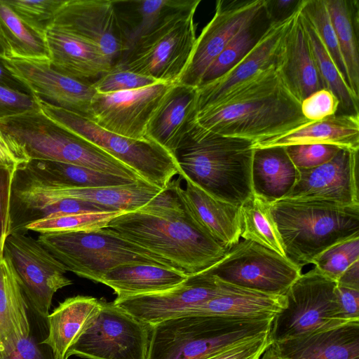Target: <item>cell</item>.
Segmentation results:
<instances>
[{"instance_id": "11a10c76", "label": "cell", "mask_w": 359, "mask_h": 359, "mask_svg": "<svg viewBox=\"0 0 359 359\" xmlns=\"http://www.w3.org/2000/svg\"><path fill=\"white\" fill-rule=\"evenodd\" d=\"M0 86L12 90L32 95L29 88L15 77L4 65L2 58L0 57Z\"/></svg>"}, {"instance_id": "5bb4252c", "label": "cell", "mask_w": 359, "mask_h": 359, "mask_svg": "<svg viewBox=\"0 0 359 359\" xmlns=\"http://www.w3.org/2000/svg\"><path fill=\"white\" fill-rule=\"evenodd\" d=\"M243 290L204 270L189 275L185 280L169 290L115 299L114 303L138 320L153 326L182 316L211 299Z\"/></svg>"}, {"instance_id": "9c48e42d", "label": "cell", "mask_w": 359, "mask_h": 359, "mask_svg": "<svg viewBox=\"0 0 359 359\" xmlns=\"http://www.w3.org/2000/svg\"><path fill=\"white\" fill-rule=\"evenodd\" d=\"M38 100L40 110L46 116L93 143L129 167L146 182L163 190L180 173L174 156L155 142L117 135L86 116Z\"/></svg>"}, {"instance_id": "3957f363", "label": "cell", "mask_w": 359, "mask_h": 359, "mask_svg": "<svg viewBox=\"0 0 359 359\" xmlns=\"http://www.w3.org/2000/svg\"><path fill=\"white\" fill-rule=\"evenodd\" d=\"M253 143L223 136L197 123L175 154L185 177L218 199L241 207L253 196Z\"/></svg>"}, {"instance_id": "d4e9b609", "label": "cell", "mask_w": 359, "mask_h": 359, "mask_svg": "<svg viewBox=\"0 0 359 359\" xmlns=\"http://www.w3.org/2000/svg\"><path fill=\"white\" fill-rule=\"evenodd\" d=\"M272 344L280 359H359V320Z\"/></svg>"}, {"instance_id": "60d3db41", "label": "cell", "mask_w": 359, "mask_h": 359, "mask_svg": "<svg viewBox=\"0 0 359 359\" xmlns=\"http://www.w3.org/2000/svg\"><path fill=\"white\" fill-rule=\"evenodd\" d=\"M300 11L316 31L337 67L348 84L346 66L325 1L302 0Z\"/></svg>"}, {"instance_id": "680465c9", "label": "cell", "mask_w": 359, "mask_h": 359, "mask_svg": "<svg viewBox=\"0 0 359 359\" xmlns=\"http://www.w3.org/2000/svg\"><path fill=\"white\" fill-rule=\"evenodd\" d=\"M259 359H280L273 345L271 344L264 351Z\"/></svg>"}, {"instance_id": "816d5d0a", "label": "cell", "mask_w": 359, "mask_h": 359, "mask_svg": "<svg viewBox=\"0 0 359 359\" xmlns=\"http://www.w3.org/2000/svg\"><path fill=\"white\" fill-rule=\"evenodd\" d=\"M31 334L0 351V359H54Z\"/></svg>"}, {"instance_id": "9a60e30c", "label": "cell", "mask_w": 359, "mask_h": 359, "mask_svg": "<svg viewBox=\"0 0 359 359\" xmlns=\"http://www.w3.org/2000/svg\"><path fill=\"white\" fill-rule=\"evenodd\" d=\"M174 83L151 86L93 97L88 117L100 127L137 140H148L149 123Z\"/></svg>"}, {"instance_id": "ac0fdd59", "label": "cell", "mask_w": 359, "mask_h": 359, "mask_svg": "<svg viewBox=\"0 0 359 359\" xmlns=\"http://www.w3.org/2000/svg\"><path fill=\"white\" fill-rule=\"evenodd\" d=\"M298 171L296 184L284 198L359 206L358 151L341 149L327 162Z\"/></svg>"}, {"instance_id": "1f68e13d", "label": "cell", "mask_w": 359, "mask_h": 359, "mask_svg": "<svg viewBox=\"0 0 359 359\" xmlns=\"http://www.w3.org/2000/svg\"><path fill=\"white\" fill-rule=\"evenodd\" d=\"M66 198L88 202L107 211H135L150 203L163 191L144 181L107 187L80 189L61 184Z\"/></svg>"}, {"instance_id": "7dc6e473", "label": "cell", "mask_w": 359, "mask_h": 359, "mask_svg": "<svg viewBox=\"0 0 359 359\" xmlns=\"http://www.w3.org/2000/svg\"><path fill=\"white\" fill-rule=\"evenodd\" d=\"M271 344L269 332L225 347L203 359H259Z\"/></svg>"}, {"instance_id": "ab89813d", "label": "cell", "mask_w": 359, "mask_h": 359, "mask_svg": "<svg viewBox=\"0 0 359 359\" xmlns=\"http://www.w3.org/2000/svg\"><path fill=\"white\" fill-rule=\"evenodd\" d=\"M123 211H93L57 213L30 223L25 231L40 233L86 231L102 229Z\"/></svg>"}, {"instance_id": "8d00e7d4", "label": "cell", "mask_w": 359, "mask_h": 359, "mask_svg": "<svg viewBox=\"0 0 359 359\" xmlns=\"http://www.w3.org/2000/svg\"><path fill=\"white\" fill-rule=\"evenodd\" d=\"M300 13L325 88L331 91L339 102L337 114H359V97L351 89L312 25L301 11Z\"/></svg>"}, {"instance_id": "5b68a950", "label": "cell", "mask_w": 359, "mask_h": 359, "mask_svg": "<svg viewBox=\"0 0 359 359\" xmlns=\"http://www.w3.org/2000/svg\"><path fill=\"white\" fill-rule=\"evenodd\" d=\"M273 319L183 316L152 326L147 359H203L270 332Z\"/></svg>"}, {"instance_id": "cb8c5ba5", "label": "cell", "mask_w": 359, "mask_h": 359, "mask_svg": "<svg viewBox=\"0 0 359 359\" xmlns=\"http://www.w3.org/2000/svg\"><path fill=\"white\" fill-rule=\"evenodd\" d=\"M197 114L196 88L174 83L149 123L147 138L175 157L180 144L196 126Z\"/></svg>"}, {"instance_id": "b9f144b4", "label": "cell", "mask_w": 359, "mask_h": 359, "mask_svg": "<svg viewBox=\"0 0 359 359\" xmlns=\"http://www.w3.org/2000/svg\"><path fill=\"white\" fill-rule=\"evenodd\" d=\"M359 260V236L335 243L313 259L311 264L323 275L337 281L344 271Z\"/></svg>"}, {"instance_id": "f35d334b", "label": "cell", "mask_w": 359, "mask_h": 359, "mask_svg": "<svg viewBox=\"0 0 359 359\" xmlns=\"http://www.w3.org/2000/svg\"><path fill=\"white\" fill-rule=\"evenodd\" d=\"M243 226L241 236L250 240L280 255L287 257L276 222L270 212V203L253 196L241 206Z\"/></svg>"}, {"instance_id": "e0dca14e", "label": "cell", "mask_w": 359, "mask_h": 359, "mask_svg": "<svg viewBox=\"0 0 359 359\" xmlns=\"http://www.w3.org/2000/svg\"><path fill=\"white\" fill-rule=\"evenodd\" d=\"M54 27L96 46L115 65L128 50L112 1L67 0L54 18Z\"/></svg>"}, {"instance_id": "44dd1931", "label": "cell", "mask_w": 359, "mask_h": 359, "mask_svg": "<svg viewBox=\"0 0 359 359\" xmlns=\"http://www.w3.org/2000/svg\"><path fill=\"white\" fill-rule=\"evenodd\" d=\"M295 13L281 22L273 23L250 52L230 70L196 88L198 112L219 101L259 70L276 64L283 39Z\"/></svg>"}, {"instance_id": "bcb514c9", "label": "cell", "mask_w": 359, "mask_h": 359, "mask_svg": "<svg viewBox=\"0 0 359 359\" xmlns=\"http://www.w3.org/2000/svg\"><path fill=\"white\" fill-rule=\"evenodd\" d=\"M339 102L329 90H318L301 102L303 116L310 121H321L337 114Z\"/></svg>"}, {"instance_id": "4fadbf2b", "label": "cell", "mask_w": 359, "mask_h": 359, "mask_svg": "<svg viewBox=\"0 0 359 359\" xmlns=\"http://www.w3.org/2000/svg\"><path fill=\"white\" fill-rule=\"evenodd\" d=\"M4 258L11 266L32 309L47 319L54 294L72 284L67 271L36 239L24 232H12L6 238Z\"/></svg>"}, {"instance_id": "ee69618b", "label": "cell", "mask_w": 359, "mask_h": 359, "mask_svg": "<svg viewBox=\"0 0 359 359\" xmlns=\"http://www.w3.org/2000/svg\"><path fill=\"white\" fill-rule=\"evenodd\" d=\"M162 82L152 77L130 72L116 63L91 83L98 93H112L145 88Z\"/></svg>"}, {"instance_id": "e575fe53", "label": "cell", "mask_w": 359, "mask_h": 359, "mask_svg": "<svg viewBox=\"0 0 359 359\" xmlns=\"http://www.w3.org/2000/svg\"><path fill=\"white\" fill-rule=\"evenodd\" d=\"M25 168L41 177L74 188L116 187L142 182L52 161L31 160Z\"/></svg>"}, {"instance_id": "277c9868", "label": "cell", "mask_w": 359, "mask_h": 359, "mask_svg": "<svg viewBox=\"0 0 359 359\" xmlns=\"http://www.w3.org/2000/svg\"><path fill=\"white\" fill-rule=\"evenodd\" d=\"M270 212L287 258L301 268L331 245L359 236V206L282 198L270 203Z\"/></svg>"}, {"instance_id": "7a4b0ae2", "label": "cell", "mask_w": 359, "mask_h": 359, "mask_svg": "<svg viewBox=\"0 0 359 359\" xmlns=\"http://www.w3.org/2000/svg\"><path fill=\"white\" fill-rule=\"evenodd\" d=\"M106 228L188 275L210 268L229 250L185 211L170 182L145 206L115 217Z\"/></svg>"}, {"instance_id": "f6af8a7d", "label": "cell", "mask_w": 359, "mask_h": 359, "mask_svg": "<svg viewBox=\"0 0 359 359\" xmlns=\"http://www.w3.org/2000/svg\"><path fill=\"white\" fill-rule=\"evenodd\" d=\"M285 148L297 169H309L320 165L332 158L341 149L334 145L323 144H296Z\"/></svg>"}, {"instance_id": "6f0895ef", "label": "cell", "mask_w": 359, "mask_h": 359, "mask_svg": "<svg viewBox=\"0 0 359 359\" xmlns=\"http://www.w3.org/2000/svg\"><path fill=\"white\" fill-rule=\"evenodd\" d=\"M0 57H10V51L0 29Z\"/></svg>"}, {"instance_id": "4316f807", "label": "cell", "mask_w": 359, "mask_h": 359, "mask_svg": "<svg viewBox=\"0 0 359 359\" xmlns=\"http://www.w3.org/2000/svg\"><path fill=\"white\" fill-rule=\"evenodd\" d=\"M323 144L350 151L359 150V114H336L311 121L300 128L271 140L252 144L253 149Z\"/></svg>"}, {"instance_id": "7bdbcfd3", "label": "cell", "mask_w": 359, "mask_h": 359, "mask_svg": "<svg viewBox=\"0 0 359 359\" xmlns=\"http://www.w3.org/2000/svg\"><path fill=\"white\" fill-rule=\"evenodd\" d=\"M67 0H4L26 24L46 35L54 18Z\"/></svg>"}, {"instance_id": "484cf974", "label": "cell", "mask_w": 359, "mask_h": 359, "mask_svg": "<svg viewBox=\"0 0 359 359\" xmlns=\"http://www.w3.org/2000/svg\"><path fill=\"white\" fill-rule=\"evenodd\" d=\"M101 309L100 299L77 295L66 299L47 317L48 334L40 342L54 359H68L69 353L90 326Z\"/></svg>"}, {"instance_id": "6da1fadb", "label": "cell", "mask_w": 359, "mask_h": 359, "mask_svg": "<svg viewBox=\"0 0 359 359\" xmlns=\"http://www.w3.org/2000/svg\"><path fill=\"white\" fill-rule=\"evenodd\" d=\"M309 122L276 64L259 70L196 116V123L205 130L253 144L282 136Z\"/></svg>"}, {"instance_id": "d590c367", "label": "cell", "mask_w": 359, "mask_h": 359, "mask_svg": "<svg viewBox=\"0 0 359 359\" xmlns=\"http://www.w3.org/2000/svg\"><path fill=\"white\" fill-rule=\"evenodd\" d=\"M0 29L10 51V57L49 61L45 35L33 29L0 0Z\"/></svg>"}, {"instance_id": "8fae6325", "label": "cell", "mask_w": 359, "mask_h": 359, "mask_svg": "<svg viewBox=\"0 0 359 359\" xmlns=\"http://www.w3.org/2000/svg\"><path fill=\"white\" fill-rule=\"evenodd\" d=\"M205 271L227 283L271 294H285L302 274V268L287 257L244 239Z\"/></svg>"}, {"instance_id": "c3c4849f", "label": "cell", "mask_w": 359, "mask_h": 359, "mask_svg": "<svg viewBox=\"0 0 359 359\" xmlns=\"http://www.w3.org/2000/svg\"><path fill=\"white\" fill-rule=\"evenodd\" d=\"M39 110L36 97L0 86V120Z\"/></svg>"}, {"instance_id": "ffe728a7", "label": "cell", "mask_w": 359, "mask_h": 359, "mask_svg": "<svg viewBox=\"0 0 359 359\" xmlns=\"http://www.w3.org/2000/svg\"><path fill=\"white\" fill-rule=\"evenodd\" d=\"M170 184L185 211L215 239L227 249L239 242L241 207L215 198L183 176Z\"/></svg>"}, {"instance_id": "d6986e66", "label": "cell", "mask_w": 359, "mask_h": 359, "mask_svg": "<svg viewBox=\"0 0 359 359\" xmlns=\"http://www.w3.org/2000/svg\"><path fill=\"white\" fill-rule=\"evenodd\" d=\"M2 61L37 99L88 117L92 100L97 94L91 83L56 71L49 61L13 57L2 58Z\"/></svg>"}, {"instance_id": "7402d4cb", "label": "cell", "mask_w": 359, "mask_h": 359, "mask_svg": "<svg viewBox=\"0 0 359 359\" xmlns=\"http://www.w3.org/2000/svg\"><path fill=\"white\" fill-rule=\"evenodd\" d=\"M299 8L285 35L276 65L287 87L302 102L313 93L325 88L312 53Z\"/></svg>"}, {"instance_id": "836d02e7", "label": "cell", "mask_w": 359, "mask_h": 359, "mask_svg": "<svg viewBox=\"0 0 359 359\" xmlns=\"http://www.w3.org/2000/svg\"><path fill=\"white\" fill-rule=\"evenodd\" d=\"M188 0L112 1L128 49L169 13L184 6Z\"/></svg>"}, {"instance_id": "7c38bea8", "label": "cell", "mask_w": 359, "mask_h": 359, "mask_svg": "<svg viewBox=\"0 0 359 359\" xmlns=\"http://www.w3.org/2000/svg\"><path fill=\"white\" fill-rule=\"evenodd\" d=\"M101 309L71 348L69 356L86 359H147L152 326L100 299Z\"/></svg>"}, {"instance_id": "db71d44e", "label": "cell", "mask_w": 359, "mask_h": 359, "mask_svg": "<svg viewBox=\"0 0 359 359\" xmlns=\"http://www.w3.org/2000/svg\"><path fill=\"white\" fill-rule=\"evenodd\" d=\"M302 0H266V10L271 23L281 22L292 15Z\"/></svg>"}, {"instance_id": "2e32d148", "label": "cell", "mask_w": 359, "mask_h": 359, "mask_svg": "<svg viewBox=\"0 0 359 359\" xmlns=\"http://www.w3.org/2000/svg\"><path fill=\"white\" fill-rule=\"evenodd\" d=\"M265 5L266 0L217 1L215 14L196 38L189 62L177 83L198 88L211 63Z\"/></svg>"}, {"instance_id": "30bf717a", "label": "cell", "mask_w": 359, "mask_h": 359, "mask_svg": "<svg viewBox=\"0 0 359 359\" xmlns=\"http://www.w3.org/2000/svg\"><path fill=\"white\" fill-rule=\"evenodd\" d=\"M337 285L315 268L302 273L285 294L286 304L272 321L271 343L349 322L339 307Z\"/></svg>"}, {"instance_id": "d6a6232c", "label": "cell", "mask_w": 359, "mask_h": 359, "mask_svg": "<svg viewBox=\"0 0 359 359\" xmlns=\"http://www.w3.org/2000/svg\"><path fill=\"white\" fill-rule=\"evenodd\" d=\"M337 34L348 85L359 97V1L324 0Z\"/></svg>"}, {"instance_id": "681fc988", "label": "cell", "mask_w": 359, "mask_h": 359, "mask_svg": "<svg viewBox=\"0 0 359 359\" xmlns=\"http://www.w3.org/2000/svg\"><path fill=\"white\" fill-rule=\"evenodd\" d=\"M30 161L25 146L0 127V169L17 172Z\"/></svg>"}, {"instance_id": "f1b7e54d", "label": "cell", "mask_w": 359, "mask_h": 359, "mask_svg": "<svg viewBox=\"0 0 359 359\" xmlns=\"http://www.w3.org/2000/svg\"><path fill=\"white\" fill-rule=\"evenodd\" d=\"M189 276L183 271L156 264L126 265L107 273L100 283L111 288L116 299L156 293L172 288Z\"/></svg>"}, {"instance_id": "4dcf8cb0", "label": "cell", "mask_w": 359, "mask_h": 359, "mask_svg": "<svg viewBox=\"0 0 359 359\" xmlns=\"http://www.w3.org/2000/svg\"><path fill=\"white\" fill-rule=\"evenodd\" d=\"M30 325L27 302L8 261H0V351L27 337Z\"/></svg>"}, {"instance_id": "f907efd6", "label": "cell", "mask_w": 359, "mask_h": 359, "mask_svg": "<svg viewBox=\"0 0 359 359\" xmlns=\"http://www.w3.org/2000/svg\"><path fill=\"white\" fill-rule=\"evenodd\" d=\"M15 172L0 169V261L4 258L6 238L11 233V194Z\"/></svg>"}, {"instance_id": "52a82bcc", "label": "cell", "mask_w": 359, "mask_h": 359, "mask_svg": "<svg viewBox=\"0 0 359 359\" xmlns=\"http://www.w3.org/2000/svg\"><path fill=\"white\" fill-rule=\"evenodd\" d=\"M37 240L67 271L96 283H100L111 270L126 265L149 264L176 268L106 227L86 231L40 233Z\"/></svg>"}, {"instance_id": "9f6ffc18", "label": "cell", "mask_w": 359, "mask_h": 359, "mask_svg": "<svg viewBox=\"0 0 359 359\" xmlns=\"http://www.w3.org/2000/svg\"><path fill=\"white\" fill-rule=\"evenodd\" d=\"M337 283L339 286L359 290V260L344 271Z\"/></svg>"}, {"instance_id": "f546056e", "label": "cell", "mask_w": 359, "mask_h": 359, "mask_svg": "<svg viewBox=\"0 0 359 359\" xmlns=\"http://www.w3.org/2000/svg\"><path fill=\"white\" fill-rule=\"evenodd\" d=\"M285 304V294H271L244 289L211 299L190 309L184 316L245 320L273 319Z\"/></svg>"}, {"instance_id": "74e56055", "label": "cell", "mask_w": 359, "mask_h": 359, "mask_svg": "<svg viewBox=\"0 0 359 359\" xmlns=\"http://www.w3.org/2000/svg\"><path fill=\"white\" fill-rule=\"evenodd\" d=\"M271 25L265 5L211 63L205 72L200 86L220 77L234 67L256 45Z\"/></svg>"}, {"instance_id": "ba28073f", "label": "cell", "mask_w": 359, "mask_h": 359, "mask_svg": "<svg viewBox=\"0 0 359 359\" xmlns=\"http://www.w3.org/2000/svg\"><path fill=\"white\" fill-rule=\"evenodd\" d=\"M200 3L201 0H188L164 16L130 47L118 63L130 72L176 83L197 38L194 15Z\"/></svg>"}, {"instance_id": "f5cc1de1", "label": "cell", "mask_w": 359, "mask_h": 359, "mask_svg": "<svg viewBox=\"0 0 359 359\" xmlns=\"http://www.w3.org/2000/svg\"><path fill=\"white\" fill-rule=\"evenodd\" d=\"M336 295L346 320H359V290L337 285Z\"/></svg>"}, {"instance_id": "8992f818", "label": "cell", "mask_w": 359, "mask_h": 359, "mask_svg": "<svg viewBox=\"0 0 359 359\" xmlns=\"http://www.w3.org/2000/svg\"><path fill=\"white\" fill-rule=\"evenodd\" d=\"M0 127L25 146L31 160L62 162L144 181L129 167L41 110L0 120Z\"/></svg>"}, {"instance_id": "603a6c76", "label": "cell", "mask_w": 359, "mask_h": 359, "mask_svg": "<svg viewBox=\"0 0 359 359\" xmlns=\"http://www.w3.org/2000/svg\"><path fill=\"white\" fill-rule=\"evenodd\" d=\"M45 38L50 65L70 77L94 82L114 65L98 47L68 32L49 27Z\"/></svg>"}, {"instance_id": "83f0119b", "label": "cell", "mask_w": 359, "mask_h": 359, "mask_svg": "<svg viewBox=\"0 0 359 359\" xmlns=\"http://www.w3.org/2000/svg\"><path fill=\"white\" fill-rule=\"evenodd\" d=\"M299 177L283 147L254 149L251 180L253 194L269 203L286 197Z\"/></svg>"}]
</instances>
